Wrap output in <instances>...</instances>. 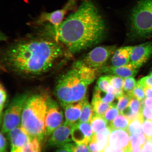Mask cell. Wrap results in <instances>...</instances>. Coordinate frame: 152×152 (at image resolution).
I'll return each instance as SVG.
<instances>
[{
  "mask_svg": "<svg viewBox=\"0 0 152 152\" xmlns=\"http://www.w3.org/2000/svg\"><path fill=\"white\" fill-rule=\"evenodd\" d=\"M37 35L50 38L74 54L102 42L107 37V26L94 0H82L79 7L58 26L48 23L35 26Z\"/></svg>",
  "mask_w": 152,
  "mask_h": 152,
  "instance_id": "1",
  "label": "cell"
},
{
  "mask_svg": "<svg viewBox=\"0 0 152 152\" xmlns=\"http://www.w3.org/2000/svg\"><path fill=\"white\" fill-rule=\"evenodd\" d=\"M67 53L56 41L37 35L9 45L3 53L1 61L4 68L15 75L37 77L50 71Z\"/></svg>",
  "mask_w": 152,
  "mask_h": 152,
  "instance_id": "2",
  "label": "cell"
},
{
  "mask_svg": "<svg viewBox=\"0 0 152 152\" xmlns=\"http://www.w3.org/2000/svg\"><path fill=\"white\" fill-rule=\"evenodd\" d=\"M98 74L80 60L75 62L60 76L55 87V96L62 107L85 99L89 86L94 82Z\"/></svg>",
  "mask_w": 152,
  "mask_h": 152,
  "instance_id": "3",
  "label": "cell"
},
{
  "mask_svg": "<svg viewBox=\"0 0 152 152\" xmlns=\"http://www.w3.org/2000/svg\"><path fill=\"white\" fill-rule=\"evenodd\" d=\"M49 96L37 93L28 96L23 111L21 127L31 138L43 141Z\"/></svg>",
  "mask_w": 152,
  "mask_h": 152,
  "instance_id": "4",
  "label": "cell"
},
{
  "mask_svg": "<svg viewBox=\"0 0 152 152\" xmlns=\"http://www.w3.org/2000/svg\"><path fill=\"white\" fill-rule=\"evenodd\" d=\"M128 37L135 40L152 36V0H140L133 7L128 20Z\"/></svg>",
  "mask_w": 152,
  "mask_h": 152,
  "instance_id": "5",
  "label": "cell"
},
{
  "mask_svg": "<svg viewBox=\"0 0 152 152\" xmlns=\"http://www.w3.org/2000/svg\"><path fill=\"white\" fill-rule=\"evenodd\" d=\"M28 96L26 94H19L11 100L3 113L1 132L3 134L21 126L24 104Z\"/></svg>",
  "mask_w": 152,
  "mask_h": 152,
  "instance_id": "6",
  "label": "cell"
},
{
  "mask_svg": "<svg viewBox=\"0 0 152 152\" xmlns=\"http://www.w3.org/2000/svg\"><path fill=\"white\" fill-rule=\"evenodd\" d=\"M116 49V47L113 45L96 47L80 60L85 66L98 73L99 70L106 65L110 57L113 56Z\"/></svg>",
  "mask_w": 152,
  "mask_h": 152,
  "instance_id": "7",
  "label": "cell"
},
{
  "mask_svg": "<svg viewBox=\"0 0 152 152\" xmlns=\"http://www.w3.org/2000/svg\"><path fill=\"white\" fill-rule=\"evenodd\" d=\"M64 114L57 102L49 97L45 119V137L50 136L54 131L64 123Z\"/></svg>",
  "mask_w": 152,
  "mask_h": 152,
  "instance_id": "8",
  "label": "cell"
},
{
  "mask_svg": "<svg viewBox=\"0 0 152 152\" xmlns=\"http://www.w3.org/2000/svg\"><path fill=\"white\" fill-rule=\"evenodd\" d=\"M77 0H68L61 9L50 12H43L33 23L34 26L48 23L53 26H58L63 21L68 12L75 8Z\"/></svg>",
  "mask_w": 152,
  "mask_h": 152,
  "instance_id": "9",
  "label": "cell"
},
{
  "mask_svg": "<svg viewBox=\"0 0 152 152\" xmlns=\"http://www.w3.org/2000/svg\"><path fill=\"white\" fill-rule=\"evenodd\" d=\"M72 127L64 123L54 131L48 140L47 146L50 148H59L72 143Z\"/></svg>",
  "mask_w": 152,
  "mask_h": 152,
  "instance_id": "10",
  "label": "cell"
},
{
  "mask_svg": "<svg viewBox=\"0 0 152 152\" xmlns=\"http://www.w3.org/2000/svg\"><path fill=\"white\" fill-rule=\"evenodd\" d=\"M152 54V41L133 47L129 64L138 69Z\"/></svg>",
  "mask_w": 152,
  "mask_h": 152,
  "instance_id": "11",
  "label": "cell"
},
{
  "mask_svg": "<svg viewBox=\"0 0 152 152\" xmlns=\"http://www.w3.org/2000/svg\"><path fill=\"white\" fill-rule=\"evenodd\" d=\"M129 136L126 130H112L108 139L107 144L112 148L122 149L125 152L132 147Z\"/></svg>",
  "mask_w": 152,
  "mask_h": 152,
  "instance_id": "12",
  "label": "cell"
},
{
  "mask_svg": "<svg viewBox=\"0 0 152 152\" xmlns=\"http://www.w3.org/2000/svg\"><path fill=\"white\" fill-rule=\"evenodd\" d=\"M137 69L135 68L132 64H129L126 65L117 67L106 65L99 70L98 73L116 75L124 79L127 77H134L137 74Z\"/></svg>",
  "mask_w": 152,
  "mask_h": 152,
  "instance_id": "13",
  "label": "cell"
},
{
  "mask_svg": "<svg viewBox=\"0 0 152 152\" xmlns=\"http://www.w3.org/2000/svg\"><path fill=\"white\" fill-rule=\"evenodd\" d=\"M83 101L68 104L64 106L63 108L65 117L64 123L73 127L74 125L79 122L82 107Z\"/></svg>",
  "mask_w": 152,
  "mask_h": 152,
  "instance_id": "14",
  "label": "cell"
},
{
  "mask_svg": "<svg viewBox=\"0 0 152 152\" xmlns=\"http://www.w3.org/2000/svg\"><path fill=\"white\" fill-rule=\"evenodd\" d=\"M7 138L11 145V149L22 147L29 141L30 138L21 126L18 127L7 133Z\"/></svg>",
  "mask_w": 152,
  "mask_h": 152,
  "instance_id": "15",
  "label": "cell"
},
{
  "mask_svg": "<svg viewBox=\"0 0 152 152\" xmlns=\"http://www.w3.org/2000/svg\"><path fill=\"white\" fill-rule=\"evenodd\" d=\"M132 46H126L116 49L111 59V65L113 67H119L127 65L130 62Z\"/></svg>",
  "mask_w": 152,
  "mask_h": 152,
  "instance_id": "16",
  "label": "cell"
},
{
  "mask_svg": "<svg viewBox=\"0 0 152 152\" xmlns=\"http://www.w3.org/2000/svg\"><path fill=\"white\" fill-rule=\"evenodd\" d=\"M42 142L37 138H31L25 145L15 149H10V152H41Z\"/></svg>",
  "mask_w": 152,
  "mask_h": 152,
  "instance_id": "17",
  "label": "cell"
},
{
  "mask_svg": "<svg viewBox=\"0 0 152 152\" xmlns=\"http://www.w3.org/2000/svg\"><path fill=\"white\" fill-rule=\"evenodd\" d=\"M94 115V108L86 97L83 101L82 107L79 122L90 123Z\"/></svg>",
  "mask_w": 152,
  "mask_h": 152,
  "instance_id": "18",
  "label": "cell"
},
{
  "mask_svg": "<svg viewBox=\"0 0 152 152\" xmlns=\"http://www.w3.org/2000/svg\"><path fill=\"white\" fill-rule=\"evenodd\" d=\"M94 134H96L109 126V124L102 116L95 114L90 123Z\"/></svg>",
  "mask_w": 152,
  "mask_h": 152,
  "instance_id": "19",
  "label": "cell"
},
{
  "mask_svg": "<svg viewBox=\"0 0 152 152\" xmlns=\"http://www.w3.org/2000/svg\"><path fill=\"white\" fill-rule=\"evenodd\" d=\"M113 103L105 104L102 102L99 98L93 96L92 101V105L96 115L103 116L106 112L111 107Z\"/></svg>",
  "mask_w": 152,
  "mask_h": 152,
  "instance_id": "20",
  "label": "cell"
},
{
  "mask_svg": "<svg viewBox=\"0 0 152 152\" xmlns=\"http://www.w3.org/2000/svg\"><path fill=\"white\" fill-rule=\"evenodd\" d=\"M144 121L141 113L137 118L131 121L127 130L129 135H137L142 133V124Z\"/></svg>",
  "mask_w": 152,
  "mask_h": 152,
  "instance_id": "21",
  "label": "cell"
},
{
  "mask_svg": "<svg viewBox=\"0 0 152 152\" xmlns=\"http://www.w3.org/2000/svg\"><path fill=\"white\" fill-rule=\"evenodd\" d=\"M130 122L126 117L123 114H120L109 124V126L112 130L117 129L127 130Z\"/></svg>",
  "mask_w": 152,
  "mask_h": 152,
  "instance_id": "22",
  "label": "cell"
},
{
  "mask_svg": "<svg viewBox=\"0 0 152 152\" xmlns=\"http://www.w3.org/2000/svg\"><path fill=\"white\" fill-rule=\"evenodd\" d=\"M77 123L74 125L72 127V139L76 143L85 144L88 145L90 140L86 137L84 134L78 126Z\"/></svg>",
  "mask_w": 152,
  "mask_h": 152,
  "instance_id": "23",
  "label": "cell"
},
{
  "mask_svg": "<svg viewBox=\"0 0 152 152\" xmlns=\"http://www.w3.org/2000/svg\"><path fill=\"white\" fill-rule=\"evenodd\" d=\"M93 96L97 97L102 102L105 104L113 103L115 98L113 94L104 92L97 86L95 87Z\"/></svg>",
  "mask_w": 152,
  "mask_h": 152,
  "instance_id": "24",
  "label": "cell"
},
{
  "mask_svg": "<svg viewBox=\"0 0 152 152\" xmlns=\"http://www.w3.org/2000/svg\"><path fill=\"white\" fill-rule=\"evenodd\" d=\"M112 131V129L109 125L107 128L104 129V130L96 134H94L92 137L96 140L97 142H102L107 145L108 139Z\"/></svg>",
  "mask_w": 152,
  "mask_h": 152,
  "instance_id": "25",
  "label": "cell"
},
{
  "mask_svg": "<svg viewBox=\"0 0 152 152\" xmlns=\"http://www.w3.org/2000/svg\"><path fill=\"white\" fill-rule=\"evenodd\" d=\"M137 83L134 77L124 79L123 88L124 94L132 97L133 91L136 86Z\"/></svg>",
  "mask_w": 152,
  "mask_h": 152,
  "instance_id": "26",
  "label": "cell"
},
{
  "mask_svg": "<svg viewBox=\"0 0 152 152\" xmlns=\"http://www.w3.org/2000/svg\"><path fill=\"white\" fill-rule=\"evenodd\" d=\"M120 114L117 109L116 104L113 103L111 107L104 114L103 117L109 124Z\"/></svg>",
  "mask_w": 152,
  "mask_h": 152,
  "instance_id": "27",
  "label": "cell"
},
{
  "mask_svg": "<svg viewBox=\"0 0 152 152\" xmlns=\"http://www.w3.org/2000/svg\"><path fill=\"white\" fill-rule=\"evenodd\" d=\"M132 98L129 95L124 94L118 99V102L116 104L117 107L121 114L122 113L123 111L128 107Z\"/></svg>",
  "mask_w": 152,
  "mask_h": 152,
  "instance_id": "28",
  "label": "cell"
},
{
  "mask_svg": "<svg viewBox=\"0 0 152 152\" xmlns=\"http://www.w3.org/2000/svg\"><path fill=\"white\" fill-rule=\"evenodd\" d=\"M128 107L133 113L137 115L141 113L142 109V102L133 96L131 99Z\"/></svg>",
  "mask_w": 152,
  "mask_h": 152,
  "instance_id": "29",
  "label": "cell"
},
{
  "mask_svg": "<svg viewBox=\"0 0 152 152\" xmlns=\"http://www.w3.org/2000/svg\"><path fill=\"white\" fill-rule=\"evenodd\" d=\"M0 116H1V124L2 119L3 110L4 109L7 100V93L4 85L1 83L0 85Z\"/></svg>",
  "mask_w": 152,
  "mask_h": 152,
  "instance_id": "30",
  "label": "cell"
},
{
  "mask_svg": "<svg viewBox=\"0 0 152 152\" xmlns=\"http://www.w3.org/2000/svg\"><path fill=\"white\" fill-rule=\"evenodd\" d=\"M107 145L102 142H97L92 137L88 146L90 152H103L104 148Z\"/></svg>",
  "mask_w": 152,
  "mask_h": 152,
  "instance_id": "31",
  "label": "cell"
},
{
  "mask_svg": "<svg viewBox=\"0 0 152 152\" xmlns=\"http://www.w3.org/2000/svg\"><path fill=\"white\" fill-rule=\"evenodd\" d=\"M110 75H106L100 77L97 81V86L98 88L104 92H107L108 87L110 85Z\"/></svg>",
  "mask_w": 152,
  "mask_h": 152,
  "instance_id": "32",
  "label": "cell"
},
{
  "mask_svg": "<svg viewBox=\"0 0 152 152\" xmlns=\"http://www.w3.org/2000/svg\"><path fill=\"white\" fill-rule=\"evenodd\" d=\"M88 123H77L78 126L87 138L90 140L94 134L91 126Z\"/></svg>",
  "mask_w": 152,
  "mask_h": 152,
  "instance_id": "33",
  "label": "cell"
},
{
  "mask_svg": "<svg viewBox=\"0 0 152 152\" xmlns=\"http://www.w3.org/2000/svg\"><path fill=\"white\" fill-rule=\"evenodd\" d=\"M110 75V85L115 89H123L124 79L118 76Z\"/></svg>",
  "mask_w": 152,
  "mask_h": 152,
  "instance_id": "34",
  "label": "cell"
},
{
  "mask_svg": "<svg viewBox=\"0 0 152 152\" xmlns=\"http://www.w3.org/2000/svg\"><path fill=\"white\" fill-rule=\"evenodd\" d=\"M142 129L147 140L152 139V121L145 120L142 123Z\"/></svg>",
  "mask_w": 152,
  "mask_h": 152,
  "instance_id": "35",
  "label": "cell"
},
{
  "mask_svg": "<svg viewBox=\"0 0 152 152\" xmlns=\"http://www.w3.org/2000/svg\"><path fill=\"white\" fill-rule=\"evenodd\" d=\"M145 96L144 87L137 83L135 87L133 92V96L134 97L140 101H142Z\"/></svg>",
  "mask_w": 152,
  "mask_h": 152,
  "instance_id": "36",
  "label": "cell"
},
{
  "mask_svg": "<svg viewBox=\"0 0 152 152\" xmlns=\"http://www.w3.org/2000/svg\"><path fill=\"white\" fill-rule=\"evenodd\" d=\"M72 152H90L88 145L72 143Z\"/></svg>",
  "mask_w": 152,
  "mask_h": 152,
  "instance_id": "37",
  "label": "cell"
},
{
  "mask_svg": "<svg viewBox=\"0 0 152 152\" xmlns=\"http://www.w3.org/2000/svg\"><path fill=\"white\" fill-rule=\"evenodd\" d=\"M141 114L144 121L148 120L152 121V106H144L142 107Z\"/></svg>",
  "mask_w": 152,
  "mask_h": 152,
  "instance_id": "38",
  "label": "cell"
},
{
  "mask_svg": "<svg viewBox=\"0 0 152 152\" xmlns=\"http://www.w3.org/2000/svg\"><path fill=\"white\" fill-rule=\"evenodd\" d=\"M137 83L144 88H152V76H148L142 78Z\"/></svg>",
  "mask_w": 152,
  "mask_h": 152,
  "instance_id": "39",
  "label": "cell"
},
{
  "mask_svg": "<svg viewBox=\"0 0 152 152\" xmlns=\"http://www.w3.org/2000/svg\"><path fill=\"white\" fill-rule=\"evenodd\" d=\"M1 132L0 135V152H7L8 147L7 138Z\"/></svg>",
  "mask_w": 152,
  "mask_h": 152,
  "instance_id": "40",
  "label": "cell"
},
{
  "mask_svg": "<svg viewBox=\"0 0 152 152\" xmlns=\"http://www.w3.org/2000/svg\"><path fill=\"white\" fill-rule=\"evenodd\" d=\"M142 152H152V139L147 140L142 148Z\"/></svg>",
  "mask_w": 152,
  "mask_h": 152,
  "instance_id": "41",
  "label": "cell"
},
{
  "mask_svg": "<svg viewBox=\"0 0 152 152\" xmlns=\"http://www.w3.org/2000/svg\"><path fill=\"white\" fill-rule=\"evenodd\" d=\"M72 142L59 148L55 152H72Z\"/></svg>",
  "mask_w": 152,
  "mask_h": 152,
  "instance_id": "42",
  "label": "cell"
},
{
  "mask_svg": "<svg viewBox=\"0 0 152 152\" xmlns=\"http://www.w3.org/2000/svg\"><path fill=\"white\" fill-rule=\"evenodd\" d=\"M103 152H124V151L122 149L112 148L107 144L104 148Z\"/></svg>",
  "mask_w": 152,
  "mask_h": 152,
  "instance_id": "43",
  "label": "cell"
},
{
  "mask_svg": "<svg viewBox=\"0 0 152 152\" xmlns=\"http://www.w3.org/2000/svg\"><path fill=\"white\" fill-rule=\"evenodd\" d=\"M142 107L144 106H152V98H147L142 101Z\"/></svg>",
  "mask_w": 152,
  "mask_h": 152,
  "instance_id": "44",
  "label": "cell"
},
{
  "mask_svg": "<svg viewBox=\"0 0 152 152\" xmlns=\"http://www.w3.org/2000/svg\"><path fill=\"white\" fill-rule=\"evenodd\" d=\"M145 96L147 98H152V88H144Z\"/></svg>",
  "mask_w": 152,
  "mask_h": 152,
  "instance_id": "45",
  "label": "cell"
},
{
  "mask_svg": "<svg viewBox=\"0 0 152 152\" xmlns=\"http://www.w3.org/2000/svg\"><path fill=\"white\" fill-rule=\"evenodd\" d=\"M151 75L152 76V72H151Z\"/></svg>",
  "mask_w": 152,
  "mask_h": 152,
  "instance_id": "46",
  "label": "cell"
}]
</instances>
